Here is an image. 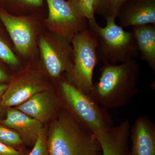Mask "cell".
I'll return each instance as SVG.
<instances>
[{
  "instance_id": "13",
  "label": "cell",
  "mask_w": 155,
  "mask_h": 155,
  "mask_svg": "<svg viewBox=\"0 0 155 155\" xmlns=\"http://www.w3.org/2000/svg\"><path fill=\"white\" fill-rule=\"evenodd\" d=\"M0 123L15 130L24 144L30 147L35 144L39 134L44 127L41 122L13 107L7 108L5 118Z\"/></svg>"
},
{
  "instance_id": "18",
  "label": "cell",
  "mask_w": 155,
  "mask_h": 155,
  "mask_svg": "<svg viewBox=\"0 0 155 155\" xmlns=\"http://www.w3.org/2000/svg\"><path fill=\"white\" fill-rule=\"evenodd\" d=\"M0 59L12 67L19 65V59L8 44L0 37Z\"/></svg>"
},
{
  "instance_id": "2",
  "label": "cell",
  "mask_w": 155,
  "mask_h": 155,
  "mask_svg": "<svg viewBox=\"0 0 155 155\" xmlns=\"http://www.w3.org/2000/svg\"><path fill=\"white\" fill-rule=\"evenodd\" d=\"M47 143L50 155H102L94 134L64 107L50 123Z\"/></svg>"
},
{
  "instance_id": "9",
  "label": "cell",
  "mask_w": 155,
  "mask_h": 155,
  "mask_svg": "<svg viewBox=\"0 0 155 155\" xmlns=\"http://www.w3.org/2000/svg\"><path fill=\"white\" fill-rule=\"evenodd\" d=\"M48 15L45 20L49 31L65 37L69 41L88 26V20L76 16L66 0H46Z\"/></svg>"
},
{
  "instance_id": "11",
  "label": "cell",
  "mask_w": 155,
  "mask_h": 155,
  "mask_svg": "<svg viewBox=\"0 0 155 155\" xmlns=\"http://www.w3.org/2000/svg\"><path fill=\"white\" fill-rule=\"evenodd\" d=\"M130 121L126 119L116 127L94 134L101 147L102 155H130Z\"/></svg>"
},
{
  "instance_id": "14",
  "label": "cell",
  "mask_w": 155,
  "mask_h": 155,
  "mask_svg": "<svg viewBox=\"0 0 155 155\" xmlns=\"http://www.w3.org/2000/svg\"><path fill=\"white\" fill-rule=\"evenodd\" d=\"M130 155H155V125L149 117L140 116L130 127Z\"/></svg>"
},
{
  "instance_id": "23",
  "label": "cell",
  "mask_w": 155,
  "mask_h": 155,
  "mask_svg": "<svg viewBox=\"0 0 155 155\" xmlns=\"http://www.w3.org/2000/svg\"><path fill=\"white\" fill-rule=\"evenodd\" d=\"M15 2L19 3L33 7H39L43 3V0H14Z\"/></svg>"
},
{
  "instance_id": "5",
  "label": "cell",
  "mask_w": 155,
  "mask_h": 155,
  "mask_svg": "<svg viewBox=\"0 0 155 155\" xmlns=\"http://www.w3.org/2000/svg\"><path fill=\"white\" fill-rule=\"evenodd\" d=\"M71 42L74 53V64L72 69L65 73L64 78L89 95L94 85V70L99 62L97 54V40L88 25L73 37Z\"/></svg>"
},
{
  "instance_id": "22",
  "label": "cell",
  "mask_w": 155,
  "mask_h": 155,
  "mask_svg": "<svg viewBox=\"0 0 155 155\" xmlns=\"http://www.w3.org/2000/svg\"><path fill=\"white\" fill-rule=\"evenodd\" d=\"M8 84H0V122L5 119L6 117L7 108L2 105V101L3 95L8 87Z\"/></svg>"
},
{
  "instance_id": "19",
  "label": "cell",
  "mask_w": 155,
  "mask_h": 155,
  "mask_svg": "<svg viewBox=\"0 0 155 155\" xmlns=\"http://www.w3.org/2000/svg\"><path fill=\"white\" fill-rule=\"evenodd\" d=\"M47 129L44 127L39 134L36 143L28 155H50L47 143Z\"/></svg>"
},
{
  "instance_id": "4",
  "label": "cell",
  "mask_w": 155,
  "mask_h": 155,
  "mask_svg": "<svg viewBox=\"0 0 155 155\" xmlns=\"http://www.w3.org/2000/svg\"><path fill=\"white\" fill-rule=\"evenodd\" d=\"M107 25L100 26L95 17L88 20L89 28L98 42L97 49L99 61L117 65L138 56L137 44L132 31H126L115 22V17L105 18Z\"/></svg>"
},
{
  "instance_id": "25",
  "label": "cell",
  "mask_w": 155,
  "mask_h": 155,
  "mask_svg": "<svg viewBox=\"0 0 155 155\" xmlns=\"http://www.w3.org/2000/svg\"><path fill=\"white\" fill-rule=\"evenodd\" d=\"M12 1H14V0H12Z\"/></svg>"
},
{
  "instance_id": "21",
  "label": "cell",
  "mask_w": 155,
  "mask_h": 155,
  "mask_svg": "<svg viewBox=\"0 0 155 155\" xmlns=\"http://www.w3.org/2000/svg\"><path fill=\"white\" fill-rule=\"evenodd\" d=\"M0 155H25L22 151L17 150L0 142Z\"/></svg>"
},
{
  "instance_id": "10",
  "label": "cell",
  "mask_w": 155,
  "mask_h": 155,
  "mask_svg": "<svg viewBox=\"0 0 155 155\" xmlns=\"http://www.w3.org/2000/svg\"><path fill=\"white\" fill-rule=\"evenodd\" d=\"M63 107L57 93L50 87L37 93L15 108L44 125L51 122Z\"/></svg>"
},
{
  "instance_id": "16",
  "label": "cell",
  "mask_w": 155,
  "mask_h": 155,
  "mask_svg": "<svg viewBox=\"0 0 155 155\" xmlns=\"http://www.w3.org/2000/svg\"><path fill=\"white\" fill-rule=\"evenodd\" d=\"M110 0H68L67 1L74 14L87 20L94 18L95 14L105 17Z\"/></svg>"
},
{
  "instance_id": "12",
  "label": "cell",
  "mask_w": 155,
  "mask_h": 155,
  "mask_svg": "<svg viewBox=\"0 0 155 155\" xmlns=\"http://www.w3.org/2000/svg\"><path fill=\"white\" fill-rule=\"evenodd\" d=\"M117 17L122 28L155 24V0H127Z\"/></svg>"
},
{
  "instance_id": "8",
  "label": "cell",
  "mask_w": 155,
  "mask_h": 155,
  "mask_svg": "<svg viewBox=\"0 0 155 155\" xmlns=\"http://www.w3.org/2000/svg\"><path fill=\"white\" fill-rule=\"evenodd\" d=\"M50 87L41 70L28 67L8 84L3 96L2 105L5 108L17 107Z\"/></svg>"
},
{
  "instance_id": "6",
  "label": "cell",
  "mask_w": 155,
  "mask_h": 155,
  "mask_svg": "<svg viewBox=\"0 0 155 155\" xmlns=\"http://www.w3.org/2000/svg\"><path fill=\"white\" fill-rule=\"evenodd\" d=\"M38 45L42 68L46 74L57 81L72 69L74 53L71 42L55 32L40 35Z\"/></svg>"
},
{
  "instance_id": "15",
  "label": "cell",
  "mask_w": 155,
  "mask_h": 155,
  "mask_svg": "<svg viewBox=\"0 0 155 155\" xmlns=\"http://www.w3.org/2000/svg\"><path fill=\"white\" fill-rule=\"evenodd\" d=\"M132 33L137 44L140 58L145 61L155 72V24L132 27Z\"/></svg>"
},
{
  "instance_id": "3",
  "label": "cell",
  "mask_w": 155,
  "mask_h": 155,
  "mask_svg": "<svg viewBox=\"0 0 155 155\" xmlns=\"http://www.w3.org/2000/svg\"><path fill=\"white\" fill-rule=\"evenodd\" d=\"M57 91L63 107L78 122L94 134L114 126L113 116L108 110L61 76L58 81Z\"/></svg>"
},
{
  "instance_id": "1",
  "label": "cell",
  "mask_w": 155,
  "mask_h": 155,
  "mask_svg": "<svg viewBox=\"0 0 155 155\" xmlns=\"http://www.w3.org/2000/svg\"><path fill=\"white\" fill-rule=\"evenodd\" d=\"M100 71L89 95L100 106L108 110L123 107L137 94L140 68L135 59L117 65L106 63Z\"/></svg>"
},
{
  "instance_id": "24",
  "label": "cell",
  "mask_w": 155,
  "mask_h": 155,
  "mask_svg": "<svg viewBox=\"0 0 155 155\" xmlns=\"http://www.w3.org/2000/svg\"><path fill=\"white\" fill-rule=\"evenodd\" d=\"M10 78L7 73L0 68V84L8 81Z\"/></svg>"
},
{
  "instance_id": "7",
  "label": "cell",
  "mask_w": 155,
  "mask_h": 155,
  "mask_svg": "<svg viewBox=\"0 0 155 155\" xmlns=\"http://www.w3.org/2000/svg\"><path fill=\"white\" fill-rule=\"evenodd\" d=\"M0 20L19 54L25 58L34 55L39 31L35 20L31 17L15 16L3 11H0Z\"/></svg>"
},
{
  "instance_id": "20",
  "label": "cell",
  "mask_w": 155,
  "mask_h": 155,
  "mask_svg": "<svg viewBox=\"0 0 155 155\" xmlns=\"http://www.w3.org/2000/svg\"><path fill=\"white\" fill-rule=\"evenodd\" d=\"M127 0H110L107 12L105 18L107 17L117 18L121 6Z\"/></svg>"
},
{
  "instance_id": "17",
  "label": "cell",
  "mask_w": 155,
  "mask_h": 155,
  "mask_svg": "<svg viewBox=\"0 0 155 155\" xmlns=\"http://www.w3.org/2000/svg\"><path fill=\"white\" fill-rule=\"evenodd\" d=\"M0 142L17 150L22 151L25 145L17 132L2 125H0Z\"/></svg>"
}]
</instances>
